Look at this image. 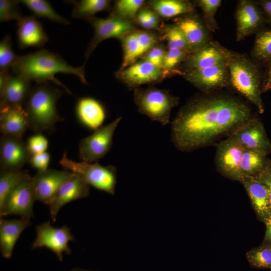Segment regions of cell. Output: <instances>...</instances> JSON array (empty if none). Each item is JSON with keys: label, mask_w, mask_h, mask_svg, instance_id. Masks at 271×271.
<instances>
[{"label": "cell", "mask_w": 271, "mask_h": 271, "mask_svg": "<svg viewBox=\"0 0 271 271\" xmlns=\"http://www.w3.org/2000/svg\"><path fill=\"white\" fill-rule=\"evenodd\" d=\"M244 148L232 136L216 145L215 164L217 171L231 180L241 181L240 165Z\"/></svg>", "instance_id": "cell-9"}, {"label": "cell", "mask_w": 271, "mask_h": 271, "mask_svg": "<svg viewBox=\"0 0 271 271\" xmlns=\"http://www.w3.org/2000/svg\"><path fill=\"white\" fill-rule=\"evenodd\" d=\"M145 11L146 18L148 22L152 25L153 28L157 27L159 22L157 16L154 12L150 10H145Z\"/></svg>", "instance_id": "cell-49"}, {"label": "cell", "mask_w": 271, "mask_h": 271, "mask_svg": "<svg viewBox=\"0 0 271 271\" xmlns=\"http://www.w3.org/2000/svg\"><path fill=\"white\" fill-rule=\"evenodd\" d=\"M121 118V116L116 118L80 141L78 145L79 157L82 161L90 163H97L110 150L114 133Z\"/></svg>", "instance_id": "cell-7"}, {"label": "cell", "mask_w": 271, "mask_h": 271, "mask_svg": "<svg viewBox=\"0 0 271 271\" xmlns=\"http://www.w3.org/2000/svg\"><path fill=\"white\" fill-rule=\"evenodd\" d=\"M33 87L31 82L16 75L10 76L1 94L0 108L24 106Z\"/></svg>", "instance_id": "cell-24"}, {"label": "cell", "mask_w": 271, "mask_h": 271, "mask_svg": "<svg viewBox=\"0 0 271 271\" xmlns=\"http://www.w3.org/2000/svg\"><path fill=\"white\" fill-rule=\"evenodd\" d=\"M67 170L48 169L38 171L33 177V185L37 201L48 205L60 187L72 175Z\"/></svg>", "instance_id": "cell-19"}, {"label": "cell", "mask_w": 271, "mask_h": 271, "mask_svg": "<svg viewBox=\"0 0 271 271\" xmlns=\"http://www.w3.org/2000/svg\"><path fill=\"white\" fill-rule=\"evenodd\" d=\"M231 51L218 42L212 40L198 51L190 54L183 62L181 70L183 73L226 63Z\"/></svg>", "instance_id": "cell-18"}, {"label": "cell", "mask_w": 271, "mask_h": 271, "mask_svg": "<svg viewBox=\"0 0 271 271\" xmlns=\"http://www.w3.org/2000/svg\"><path fill=\"white\" fill-rule=\"evenodd\" d=\"M50 159V155L45 152L32 155L29 163L38 171H43L48 169Z\"/></svg>", "instance_id": "cell-42"}, {"label": "cell", "mask_w": 271, "mask_h": 271, "mask_svg": "<svg viewBox=\"0 0 271 271\" xmlns=\"http://www.w3.org/2000/svg\"><path fill=\"white\" fill-rule=\"evenodd\" d=\"M244 148L265 156L271 154V142L262 122L256 115L239 127L232 135Z\"/></svg>", "instance_id": "cell-13"}, {"label": "cell", "mask_w": 271, "mask_h": 271, "mask_svg": "<svg viewBox=\"0 0 271 271\" xmlns=\"http://www.w3.org/2000/svg\"><path fill=\"white\" fill-rule=\"evenodd\" d=\"M267 159L259 153L244 149L240 165L242 177L258 176L263 171Z\"/></svg>", "instance_id": "cell-30"}, {"label": "cell", "mask_w": 271, "mask_h": 271, "mask_svg": "<svg viewBox=\"0 0 271 271\" xmlns=\"http://www.w3.org/2000/svg\"><path fill=\"white\" fill-rule=\"evenodd\" d=\"M256 2L263 13L266 24L271 28V0H258Z\"/></svg>", "instance_id": "cell-45"}, {"label": "cell", "mask_w": 271, "mask_h": 271, "mask_svg": "<svg viewBox=\"0 0 271 271\" xmlns=\"http://www.w3.org/2000/svg\"><path fill=\"white\" fill-rule=\"evenodd\" d=\"M70 271H91V270H89L85 269L83 268H73L71 269Z\"/></svg>", "instance_id": "cell-53"}, {"label": "cell", "mask_w": 271, "mask_h": 271, "mask_svg": "<svg viewBox=\"0 0 271 271\" xmlns=\"http://www.w3.org/2000/svg\"><path fill=\"white\" fill-rule=\"evenodd\" d=\"M76 113L79 121L84 126L93 130L102 126L106 115L102 104L90 97L78 99L76 105Z\"/></svg>", "instance_id": "cell-26"}, {"label": "cell", "mask_w": 271, "mask_h": 271, "mask_svg": "<svg viewBox=\"0 0 271 271\" xmlns=\"http://www.w3.org/2000/svg\"><path fill=\"white\" fill-rule=\"evenodd\" d=\"M89 20L94 28V36L85 54L86 60L101 42L109 38H120L129 34L133 29L130 22L115 16Z\"/></svg>", "instance_id": "cell-16"}, {"label": "cell", "mask_w": 271, "mask_h": 271, "mask_svg": "<svg viewBox=\"0 0 271 271\" xmlns=\"http://www.w3.org/2000/svg\"><path fill=\"white\" fill-rule=\"evenodd\" d=\"M72 17L75 19H90L96 13L106 10L110 1L107 0H82L73 1Z\"/></svg>", "instance_id": "cell-32"}, {"label": "cell", "mask_w": 271, "mask_h": 271, "mask_svg": "<svg viewBox=\"0 0 271 271\" xmlns=\"http://www.w3.org/2000/svg\"><path fill=\"white\" fill-rule=\"evenodd\" d=\"M62 94V90L48 82L33 87L24 105L30 129L37 133L51 131L58 122L63 120L56 107Z\"/></svg>", "instance_id": "cell-4"}, {"label": "cell", "mask_w": 271, "mask_h": 271, "mask_svg": "<svg viewBox=\"0 0 271 271\" xmlns=\"http://www.w3.org/2000/svg\"><path fill=\"white\" fill-rule=\"evenodd\" d=\"M0 129L2 134L22 138L30 129L24 106L17 105L0 108Z\"/></svg>", "instance_id": "cell-22"}, {"label": "cell", "mask_w": 271, "mask_h": 271, "mask_svg": "<svg viewBox=\"0 0 271 271\" xmlns=\"http://www.w3.org/2000/svg\"><path fill=\"white\" fill-rule=\"evenodd\" d=\"M265 224L266 231L262 244L271 246V216Z\"/></svg>", "instance_id": "cell-47"}, {"label": "cell", "mask_w": 271, "mask_h": 271, "mask_svg": "<svg viewBox=\"0 0 271 271\" xmlns=\"http://www.w3.org/2000/svg\"><path fill=\"white\" fill-rule=\"evenodd\" d=\"M134 96L139 111L163 125L169 123L171 110L179 104L178 98L155 88L136 90Z\"/></svg>", "instance_id": "cell-6"}, {"label": "cell", "mask_w": 271, "mask_h": 271, "mask_svg": "<svg viewBox=\"0 0 271 271\" xmlns=\"http://www.w3.org/2000/svg\"><path fill=\"white\" fill-rule=\"evenodd\" d=\"M18 40L19 47H40L45 45L49 38L42 24L34 15L23 17L18 21Z\"/></svg>", "instance_id": "cell-21"}, {"label": "cell", "mask_w": 271, "mask_h": 271, "mask_svg": "<svg viewBox=\"0 0 271 271\" xmlns=\"http://www.w3.org/2000/svg\"><path fill=\"white\" fill-rule=\"evenodd\" d=\"M32 156L22 138L2 134L0 140L1 171L22 170Z\"/></svg>", "instance_id": "cell-14"}, {"label": "cell", "mask_w": 271, "mask_h": 271, "mask_svg": "<svg viewBox=\"0 0 271 271\" xmlns=\"http://www.w3.org/2000/svg\"><path fill=\"white\" fill-rule=\"evenodd\" d=\"M23 4L37 18H44L53 22L68 25L70 22L54 10L49 2L45 0H21Z\"/></svg>", "instance_id": "cell-29"}, {"label": "cell", "mask_w": 271, "mask_h": 271, "mask_svg": "<svg viewBox=\"0 0 271 271\" xmlns=\"http://www.w3.org/2000/svg\"><path fill=\"white\" fill-rule=\"evenodd\" d=\"M165 34L169 49H180L191 54L183 34L175 24L169 27Z\"/></svg>", "instance_id": "cell-38"}, {"label": "cell", "mask_w": 271, "mask_h": 271, "mask_svg": "<svg viewBox=\"0 0 271 271\" xmlns=\"http://www.w3.org/2000/svg\"><path fill=\"white\" fill-rule=\"evenodd\" d=\"M10 36H5L0 43V71H8L16 62L18 56L12 48Z\"/></svg>", "instance_id": "cell-36"}, {"label": "cell", "mask_w": 271, "mask_h": 271, "mask_svg": "<svg viewBox=\"0 0 271 271\" xmlns=\"http://www.w3.org/2000/svg\"><path fill=\"white\" fill-rule=\"evenodd\" d=\"M26 143L32 156L46 152L48 145L47 139L40 133L29 138Z\"/></svg>", "instance_id": "cell-41"}, {"label": "cell", "mask_w": 271, "mask_h": 271, "mask_svg": "<svg viewBox=\"0 0 271 271\" xmlns=\"http://www.w3.org/2000/svg\"><path fill=\"white\" fill-rule=\"evenodd\" d=\"M183 74L202 93H210L229 87V73L226 62L190 70Z\"/></svg>", "instance_id": "cell-11"}, {"label": "cell", "mask_w": 271, "mask_h": 271, "mask_svg": "<svg viewBox=\"0 0 271 271\" xmlns=\"http://www.w3.org/2000/svg\"><path fill=\"white\" fill-rule=\"evenodd\" d=\"M36 231V238L32 244V249L46 247L55 253L60 261L63 260V252L67 254L72 252L68 242L75 241V239L67 226L55 228L48 221L37 225Z\"/></svg>", "instance_id": "cell-8"}, {"label": "cell", "mask_w": 271, "mask_h": 271, "mask_svg": "<svg viewBox=\"0 0 271 271\" xmlns=\"http://www.w3.org/2000/svg\"><path fill=\"white\" fill-rule=\"evenodd\" d=\"M257 176H258L267 186L268 191L269 201L271 204V181H270L265 176L260 174L258 175Z\"/></svg>", "instance_id": "cell-52"}, {"label": "cell", "mask_w": 271, "mask_h": 271, "mask_svg": "<svg viewBox=\"0 0 271 271\" xmlns=\"http://www.w3.org/2000/svg\"><path fill=\"white\" fill-rule=\"evenodd\" d=\"M236 41L256 34L266 25L263 13L256 1L240 0L235 13Z\"/></svg>", "instance_id": "cell-12"}, {"label": "cell", "mask_w": 271, "mask_h": 271, "mask_svg": "<svg viewBox=\"0 0 271 271\" xmlns=\"http://www.w3.org/2000/svg\"><path fill=\"white\" fill-rule=\"evenodd\" d=\"M250 105L236 95L217 91L190 98L172 122L175 147L190 152L216 144L231 136L254 117Z\"/></svg>", "instance_id": "cell-1"}, {"label": "cell", "mask_w": 271, "mask_h": 271, "mask_svg": "<svg viewBox=\"0 0 271 271\" xmlns=\"http://www.w3.org/2000/svg\"><path fill=\"white\" fill-rule=\"evenodd\" d=\"M265 65V72L263 75L262 93L271 90V60Z\"/></svg>", "instance_id": "cell-46"}, {"label": "cell", "mask_w": 271, "mask_h": 271, "mask_svg": "<svg viewBox=\"0 0 271 271\" xmlns=\"http://www.w3.org/2000/svg\"><path fill=\"white\" fill-rule=\"evenodd\" d=\"M226 64L229 73V86L263 113L262 100L263 75L259 65L245 54L231 51Z\"/></svg>", "instance_id": "cell-3"}, {"label": "cell", "mask_w": 271, "mask_h": 271, "mask_svg": "<svg viewBox=\"0 0 271 271\" xmlns=\"http://www.w3.org/2000/svg\"><path fill=\"white\" fill-rule=\"evenodd\" d=\"M260 221L265 223L271 216V204L266 184L258 176H243L240 181Z\"/></svg>", "instance_id": "cell-20"}, {"label": "cell", "mask_w": 271, "mask_h": 271, "mask_svg": "<svg viewBox=\"0 0 271 271\" xmlns=\"http://www.w3.org/2000/svg\"><path fill=\"white\" fill-rule=\"evenodd\" d=\"M250 55L259 65H266L271 60V28H264L255 34Z\"/></svg>", "instance_id": "cell-27"}, {"label": "cell", "mask_w": 271, "mask_h": 271, "mask_svg": "<svg viewBox=\"0 0 271 271\" xmlns=\"http://www.w3.org/2000/svg\"><path fill=\"white\" fill-rule=\"evenodd\" d=\"M31 176L27 170L2 171L0 174V209L10 193L23 180Z\"/></svg>", "instance_id": "cell-31"}, {"label": "cell", "mask_w": 271, "mask_h": 271, "mask_svg": "<svg viewBox=\"0 0 271 271\" xmlns=\"http://www.w3.org/2000/svg\"><path fill=\"white\" fill-rule=\"evenodd\" d=\"M166 52L160 47L152 49L146 55L145 60L162 69Z\"/></svg>", "instance_id": "cell-44"}, {"label": "cell", "mask_w": 271, "mask_h": 271, "mask_svg": "<svg viewBox=\"0 0 271 271\" xmlns=\"http://www.w3.org/2000/svg\"><path fill=\"white\" fill-rule=\"evenodd\" d=\"M175 25L183 34L191 54L213 40L211 32L203 18L194 15L193 13L178 19Z\"/></svg>", "instance_id": "cell-17"}, {"label": "cell", "mask_w": 271, "mask_h": 271, "mask_svg": "<svg viewBox=\"0 0 271 271\" xmlns=\"http://www.w3.org/2000/svg\"><path fill=\"white\" fill-rule=\"evenodd\" d=\"M136 33L142 55L152 47L155 42V38L148 32H138Z\"/></svg>", "instance_id": "cell-43"}, {"label": "cell", "mask_w": 271, "mask_h": 271, "mask_svg": "<svg viewBox=\"0 0 271 271\" xmlns=\"http://www.w3.org/2000/svg\"><path fill=\"white\" fill-rule=\"evenodd\" d=\"M36 201L31 176L21 181L10 193L3 207L0 218L17 215L26 218L33 217V206Z\"/></svg>", "instance_id": "cell-10"}, {"label": "cell", "mask_w": 271, "mask_h": 271, "mask_svg": "<svg viewBox=\"0 0 271 271\" xmlns=\"http://www.w3.org/2000/svg\"><path fill=\"white\" fill-rule=\"evenodd\" d=\"M89 194V185L80 176L72 173L48 204L53 222L56 221L58 212L64 205L75 200L86 198Z\"/></svg>", "instance_id": "cell-15"}, {"label": "cell", "mask_w": 271, "mask_h": 271, "mask_svg": "<svg viewBox=\"0 0 271 271\" xmlns=\"http://www.w3.org/2000/svg\"><path fill=\"white\" fill-rule=\"evenodd\" d=\"M20 3V1L1 0L0 21H20L23 17L19 6Z\"/></svg>", "instance_id": "cell-37"}, {"label": "cell", "mask_w": 271, "mask_h": 271, "mask_svg": "<svg viewBox=\"0 0 271 271\" xmlns=\"http://www.w3.org/2000/svg\"><path fill=\"white\" fill-rule=\"evenodd\" d=\"M31 224V219L20 217L11 220L0 219V250L6 258L12 257L16 242L23 231Z\"/></svg>", "instance_id": "cell-23"}, {"label": "cell", "mask_w": 271, "mask_h": 271, "mask_svg": "<svg viewBox=\"0 0 271 271\" xmlns=\"http://www.w3.org/2000/svg\"><path fill=\"white\" fill-rule=\"evenodd\" d=\"M260 174L265 176L271 181V160L267 159L264 169Z\"/></svg>", "instance_id": "cell-51"}, {"label": "cell", "mask_w": 271, "mask_h": 271, "mask_svg": "<svg viewBox=\"0 0 271 271\" xmlns=\"http://www.w3.org/2000/svg\"><path fill=\"white\" fill-rule=\"evenodd\" d=\"M11 69L14 75L38 84L51 81L63 87L68 93L67 88L54 76L59 73L73 74L77 76L82 83L87 84L84 65L74 67L70 65L59 55L42 49L23 56H18Z\"/></svg>", "instance_id": "cell-2"}, {"label": "cell", "mask_w": 271, "mask_h": 271, "mask_svg": "<svg viewBox=\"0 0 271 271\" xmlns=\"http://www.w3.org/2000/svg\"><path fill=\"white\" fill-rule=\"evenodd\" d=\"M11 76L9 70L0 71V93L3 91Z\"/></svg>", "instance_id": "cell-50"}, {"label": "cell", "mask_w": 271, "mask_h": 271, "mask_svg": "<svg viewBox=\"0 0 271 271\" xmlns=\"http://www.w3.org/2000/svg\"><path fill=\"white\" fill-rule=\"evenodd\" d=\"M66 170L80 176L89 186L111 195L115 194L117 170L112 165L102 166L98 162H77L69 159L63 153L59 161Z\"/></svg>", "instance_id": "cell-5"}, {"label": "cell", "mask_w": 271, "mask_h": 271, "mask_svg": "<svg viewBox=\"0 0 271 271\" xmlns=\"http://www.w3.org/2000/svg\"><path fill=\"white\" fill-rule=\"evenodd\" d=\"M138 20L141 25L146 29L153 28L152 25L148 22L145 13V10L141 11L138 15Z\"/></svg>", "instance_id": "cell-48"}, {"label": "cell", "mask_w": 271, "mask_h": 271, "mask_svg": "<svg viewBox=\"0 0 271 271\" xmlns=\"http://www.w3.org/2000/svg\"><path fill=\"white\" fill-rule=\"evenodd\" d=\"M155 11L165 18L192 13L194 6L188 1L181 0H159L153 3Z\"/></svg>", "instance_id": "cell-28"}, {"label": "cell", "mask_w": 271, "mask_h": 271, "mask_svg": "<svg viewBox=\"0 0 271 271\" xmlns=\"http://www.w3.org/2000/svg\"><path fill=\"white\" fill-rule=\"evenodd\" d=\"M124 56L121 69L133 64L141 56L140 49L137 39V33L127 35L123 41Z\"/></svg>", "instance_id": "cell-35"}, {"label": "cell", "mask_w": 271, "mask_h": 271, "mask_svg": "<svg viewBox=\"0 0 271 271\" xmlns=\"http://www.w3.org/2000/svg\"><path fill=\"white\" fill-rule=\"evenodd\" d=\"M196 4L200 8L203 13V19L211 33L219 29L215 19V15L220 7L221 0H198Z\"/></svg>", "instance_id": "cell-34"}, {"label": "cell", "mask_w": 271, "mask_h": 271, "mask_svg": "<svg viewBox=\"0 0 271 271\" xmlns=\"http://www.w3.org/2000/svg\"><path fill=\"white\" fill-rule=\"evenodd\" d=\"M162 75L161 68L146 60L134 63L119 73L121 79L130 86L156 81Z\"/></svg>", "instance_id": "cell-25"}, {"label": "cell", "mask_w": 271, "mask_h": 271, "mask_svg": "<svg viewBox=\"0 0 271 271\" xmlns=\"http://www.w3.org/2000/svg\"><path fill=\"white\" fill-rule=\"evenodd\" d=\"M190 54L180 49H169L166 52L163 68L170 70L177 67Z\"/></svg>", "instance_id": "cell-39"}, {"label": "cell", "mask_w": 271, "mask_h": 271, "mask_svg": "<svg viewBox=\"0 0 271 271\" xmlns=\"http://www.w3.org/2000/svg\"><path fill=\"white\" fill-rule=\"evenodd\" d=\"M245 256L252 267L271 269V246L261 244L248 251Z\"/></svg>", "instance_id": "cell-33"}, {"label": "cell", "mask_w": 271, "mask_h": 271, "mask_svg": "<svg viewBox=\"0 0 271 271\" xmlns=\"http://www.w3.org/2000/svg\"><path fill=\"white\" fill-rule=\"evenodd\" d=\"M144 1L143 0H121L115 5V12L119 16L130 18L134 16L141 7Z\"/></svg>", "instance_id": "cell-40"}]
</instances>
